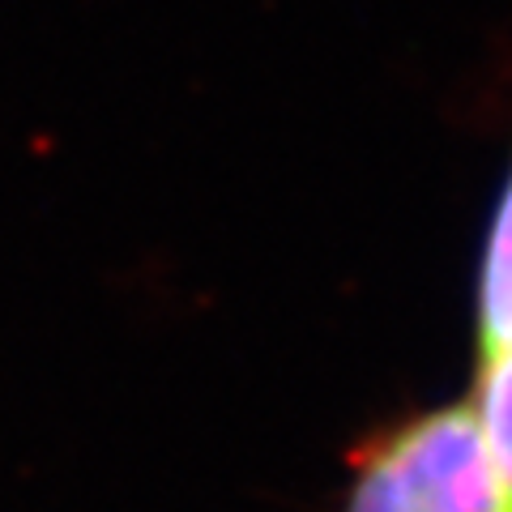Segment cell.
I'll list each match as a JSON object with an SVG mask.
<instances>
[{
	"mask_svg": "<svg viewBox=\"0 0 512 512\" xmlns=\"http://www.w3.org/2000/svg\"><path fill=\"white\" fill-rule=\"evenodd\" d=\"M478 350L483 359L512 350V175L491 218L483 278H478Z\"/></svg>",
	"mask_w": 512,
	"mask_h": 512,
	"instance_id": "cell-2",
	"label": "cell"
},
{
	"mask_svg": "<svg viewBox=\"0 0 512 512\" xmlns=\"http://www.w3.org/2000/svg\"><path fill=\"white\" fill-rule=\"evenodd\" d=\"M474 410L491 444L495 470L504 478L508 508H512V350L483 359V376L474 384Z\"/></svg>",
	"mask_w": 512,
	"mask_h": 512,
	"instance_id": "cell-3",
	"label": "cell"
},
{
	"mask_svg": "<svg viewBox=\"0 0 512 512\" xmlns=\"http://www.w3.org/2000/svg\"><path fill=\"white\" fill-rule=\"evenodd\" d=\"M342 512H512L474 402L431 406L363 440Z\"/></svg>",
	"mask_w": 512,
	"mask_h": 512,
	"instance_id": "cell-1",
	"label": "cell"
}]
</instances>
